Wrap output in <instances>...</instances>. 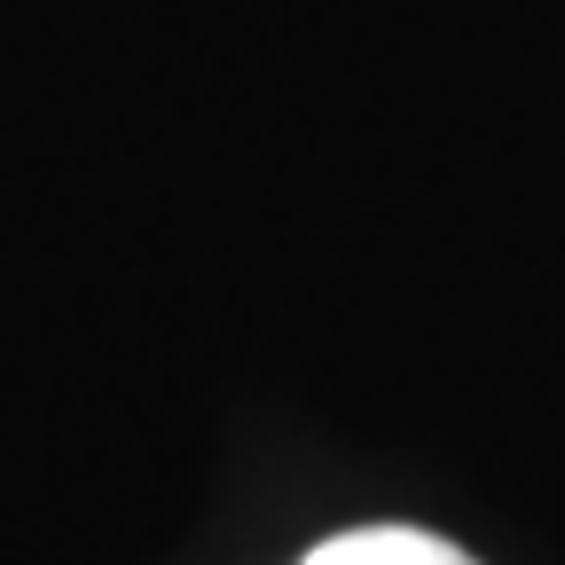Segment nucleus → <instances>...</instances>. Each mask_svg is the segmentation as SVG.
<instances>
[{
	"instance_id": "nucleus-1",
	"label": "nucleus",
	"mask_w": 565,
	"mask_h": 565,
	"mask_svg": "<svg viewBox=\"0 0 565 565\" xmlns=\"http://www.w3.org/2000/svg\"><path fill=\"white\" fill-rule=\"evenodd\" d=\"M307 565H471V557L448 550L440 534H416V526H362V534L322 542Z\"/></svg>"
}]
</instances>
